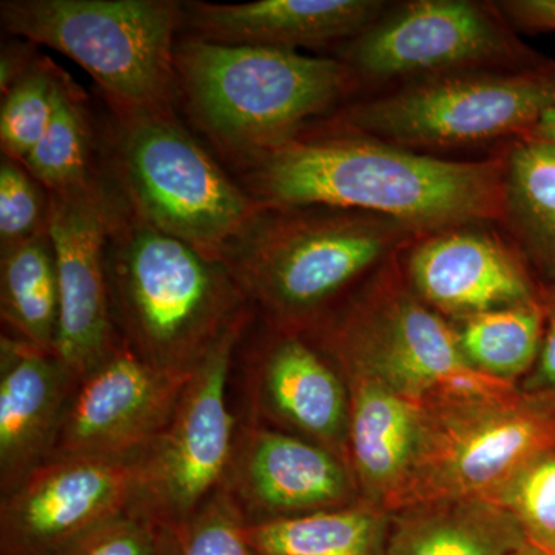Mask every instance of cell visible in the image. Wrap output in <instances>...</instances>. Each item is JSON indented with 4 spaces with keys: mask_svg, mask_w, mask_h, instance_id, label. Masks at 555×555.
I'll return each mask as SVG.
<instances>
[{
    "mask_svg": "<svg viewBox=\"0 0 555 555\" xmlns=\"http://www.w3.org/2000/svg\"><path fill=\"white\" fill-rule=\"evenodd\" d=\"M486 499L516 517L529 543L555 555V448L532 456Z\"/></svg>",
    "mask_w": 555,
    "mask_h": 555,
    "instance_id": "obj_29",
    "label": "cell"
},
{
    "mask_svg": "<svg viewBox=\"0 0 555 555\" xmlns=\"http://www.w3.org/2000/svg\"><path fill=\"white\" fill-rule=\"evenodd\" d=\"M542 297L546 309L542 346L534 367L525 379L521 392L555 400V288L542 294Z\"/></svg>",
    "mask_w": 555,
    "mask_h": 555,
    "instance_id": "obj_32",
    "label": "cell"
},
{
    "mask_svg": "<svg viewBox=\"0 0 555 555\" xmlns=\"http://www.w3.org/2000/svg\"><path fill=\"white\" fill-rule=\"evenodd\" d=\"M269 328L247 352L246 420L308 438L349 463L345 379L306 335Z\"/></svg>",
    "mask_w": 555,
    "mask_h": 555,
    "instance_id": "obj_16",
    "label": "cell"
},
{
    "mask_svg": "<svg viewBox=\"0 0 555 555\" xmlns=\"http://www.w3.org/2000/svg\"><path fill=\"white\" fill-rule=\"evenodd\" d=\"M422 406V444L392 513L436 500L486 499L532 456L555 448V400L514 386Z\"/></svg>",
    "mask_w": 555,
    "mask_h": 555,
    "instance_id": "obj_9",
    "label": "cell"
},
{
    "mask_svg": "<svg viewBox=\"0 0 555 555\" xmlns=\"http://www.w3.org/2000/svg\"><path fill=\"white\" fill-rule=\"evenodd\" d=\"M113 320L152 366L192 375L251 305L221 258L159 232L119 201L107 244Z\"/></svg>",
    "mask_w": 555,
    "mask_h": 555,
    "instance_id": "obj_2",
    "label": "cell"
},
{
    "mask_svg": "<svg viewBox=\"0 0 555 555\" xmlns=\"http://www.w3.org/2000/svg\"><path fill=\"white\" fill-rule=\"evenodd\" d=\"M496 10L507 24L525 31H555V0H507Z\"/></svg>",
    "mask_w": 555,
    "mask_h": 555,
    "instance_id": "obj_33",
    "label": "cell"
},
{
    "mask_svg": "<svg viewBox=\"0 0 555 555\" xmlns=\"http://www.w3.org/2000/svg\"><path fill=\"white\" fill-rule=\"evenodd\" d=\"M61 76L50 62L36 60L5 94L0 107L2 155L22 163L49 127Z\"/></svg>",
    "mask_w": 555,
    "mask_h": 555,
    "instance_id": "obj_28",
    "label": "cell"
},
{
    "mask_svg": "<svg viewBox=\"0 0 555 555\" xmlns=\"http://www.w3.org/2000/svg\"><path fill=\"white\" fill-rule=\"evenodd\" d=\"M543 297L456 321L460 350L485 377L514 385L534 367L545 331Z\"/></svg>",
    "mask_w": 555,
    "mask_h": 555,
    "instance_id": "obj_25",
    "label": "cell"
},
{
    "mask_svg": "<svg viewBox=\"0 0 555 555\" xmlns=\"http://www.w3.org/2000/svg\"><path fill=\"white\" fill-rule=\"evenodd\" d=\"M49 192L17 160H0V248L49 230Z\"/></svg>",
    "mask_w": 555,
    "mask_h": 555,
    "instance_id": "obj_30",
    "label": "cell"
},
{
    "mask_svg": "<svg viewBox=\"0 0 555 555\" xmlns=\"http://www.w3.org/2000/svg\"><path fill=\"white\" fill-rule=\"evenodd\" d=\"M302 335L339 374L364 375L420 404L514 386L474 371L452 323L390 273L349 308L326 313Z\"/></svg>",
    "mask_w": 555,
    "mask_h": 555,
    "instance_id": "obj_8",
    "label": "cell"
},
{
    "mask_svg": "<svg viewBox=\"0 0 555 555\" xmlns=\"http://www.w3.org/2000/svg\"><path fill=\"white\" fill-rule=\"evenodd\" d=\"M416 238L400 222L363 211L259 206L221 259L269 327L302 334L357 280Z\"/></svg>",
    "mask_w": 555,
    "mask_h": 555,
    "instance_id": "obj_3",
    "label": "cell"
},
{
    "mask_svg": "<svg viewBox=\"0 0 555 555\" xmlns=\"http://www.w3.org/2000/svg\"><path fill=\"white\" fill-rule=\"evenodd\" d=\"M79 377L57 357L0 338V494L21 485L56 449Z\"/></svg>",
    "mask_w": 555,
    "mask_h": 555,
    "instance_id": "obj_18",
    "label": "cell"
},
{
    "mask_svg": "<svg viewBox=\"0 0 555 555\" xmlns=\"http://www.w3.org/2000/svg\"><path fill=\"white\" fill-rule=\"evenodd\" d=\"M240 169L238 182L258 206L363 211L418 236L503 218V155L443 159L335 130L301 133Z\"/></svg>",
    "mask_w": 555,
    "mask_h": 555,
    "instance_id": "obj_1",
    "label": "cell"
},
{
    "mask_svg": "<svg viewBox=\"0 0 555 555\" xmlns=\"http://www.w3.org/2000/svg\"><path fill=\"white\" fill-rule=\"evenodd\" d=\"M526 542L509 511L467 496L390 513L386 555H511Z\"/></svg>",
    "mask_w": 555,
    "mask_h": 555,
    "instance_id": "obj_21",
    "label": "cell"
},
{
    "mask_svg": "<svg viewBox=\"0 0 555 555\" xmlns=\"http://www.w3.org/2000/svg\"><path fill=\"white\" fill-rule=\"evenodd\" d=\"M192 375L160 371L120 339L79 379L51 459H137L169 425Z\"/></svg>",
    "mask_w": 555,
    "mask_h": 555,
    "instance_id": "obj_14",
    "label": "cell"
},
{
    "mask_svg": "<svg viewBox=\"0 0 555 555\" xmlns=\"http://www.w3.org/2000/svg\"><path fill=\"white\" fill-rule=\"evenodd\" d=\"M379 0H255L246 3H182L193 38L222 46L313 49L346 43L387 10Z\"/></svg>",
    "mask_w": 555,
    "mask_h": 555,
    "instance_id": "obj_19",
    "label": "cell"
},
{
    "mask_svg": "<svg viewBox=\"0 0 555 555\" xmlns=\"http://www.w3.org/2000/svg\"><path fill=\"white\" fill-rule=\"evenodd\" d=\"M57 555H159L158 526L129 509Z\"/></svg>",
    "mask_w": 555,
    "mask_h": 555,
    "instance_id": "obj_31",
    "label": "cell"
},
{
    "mask_svg": "<svg viewBox=\"0 0 555 555\" xmlns=\"http://www.w3.org/2000/svg\"><path fill=\"white\" fill-rule=\"evenodd\" d=\"M390 513L356 502L334 509L246 524L262 555H386Z\"/></svg>",
    "mask_w": 555,
    "mask_h": 555,
    "instance_id": "obj_23",
    "label": "cell"
},
{
    "mask_svg": "<svg viewBox=\"0 0 555 555\" xmlns=\"http://www.w3.org/2000/svg\"><path fill=\"white\" fill-rule=\"evenodd\" d=\"M555 108V64L470 69L412 80L339 113L338 130L416 150L524 139Z\"/></svg>",
    "mask_w": 555,
    "mask_h": 555,
    "instance_id": "obj_7",
    "label": "cell"
},
{
    "mask_svg": "<svg viewBox=\"0 0 555 555\" xmlns=\"http://www.w3.org/2000/svg\"><path fill=\"white\" fill-rule=\"evenodd\" d=\"M524 139H531V141L540 142V144L555 147V108L546 112L534 129L529 131L528 137Z\"/></svg>",
    "mask_w": 555,
    "mask_h": 555,
    "instance_id": "obj_35",
    "label": "cell"
},
{
    "mask_svg": "<svg viewBox=\"0 0 555 555\" xmlns=\"http://www.w3.org/2000/svg\"><path fill=\"white\" fill-rule=\"evenodd\" d=\"M489 224L455 225L408 247V284L438 315L456 323L542 298L524 255Z\"/></svg>",
    "mask_w": 555,
    "mask_h": 555,
    "instance_id": "obj_17",
    "label": "cell"
},
{
    "mask_svg": "<svg viewBox=\"0 0 555 555\" xmlns=\"http://www.w3.org/2000/svg\"><path fill=\"white\" fill-rule=\"evenodd\" d=\"M93 131L86 105L67 79L62 78L49 127L35 149L22 160L49 193L89 188L96 181L91 171Z\"/></svg>",
    "mask_w": 555,
    "mask_h": 555,
    "instance_id": "obj_26",
    "label": "cell"
},
{
    "mask_svg": "<svg viewBox=\"0 0 555 555\" xmlns=\"http://www.w3.org/2000/svg\"><path fill=\"white\" fill-rule=\"evenodd\" d=\"M503 159L502 222L526 262L555 281V147L517 139Z\"/></svg>",
    "mask_w": 555,
    "mask_h": 555,
    "instance_id": "obj_22",
    "label": "cell"
},
{
    "mask_svg": "<svg viewBox=\"0 0 555 555\" xmlns=\"http://www.w3.org/2000/svg\"><path fill=\"white\" fill-rule=\"evenodd\" d=\"M0 315L11 335L56 353L60 283L49 230L0 248Z\"/></svg>",
    "mask_w": 555,
    "mask_h": 555,
    "instance_id": "obj_24",
    "label": "cell"
},
{
    "mask_svg": "<svg viewBox=\"0 0 555 555\" xmlns=\"http://www.w3.org/2000/svg\"><path fill=\"white\" fill-rule=\"evenodd\" d=\"M511 555H550L546 554L545 551L540 550L532 545V543L526 542L524 546L518 547L517 551H514Z\"/></svg>",
    "mask_w": 555,
    "mask_h": 555,
    "instance_id": "obj_36",
    "label": "cell"
},
{
    "mask_svg": "<svg viewBox=\"0 0 555 555\" xmlns=\"http://www.w3.org/2000/svg\"><path fill=\"white\" fill-rule=\"evenodd\" d=\"M254 313L241 317L193 372L169 425L138 460L130 511L156 526L181 520L224 483L240 422L229 408V378Z\"/></svg>",
    "mask_w": 555,
    "mask_h": 555,
    "instance_id": "obj_10",
    "label": "cell"
},
{
    "mask_svg": "<svg viewBox=\"0 0 555 555\" xmlns=\"http://www.w3.org/2000/svg\"><path fill=\"white\" fill-rule=\"evenodd\" d=\"M349 392L347 460L361 502L396 509L423 437V406L382 383L341 374Z\"/></svg>",
    "mask_w": 555,
    "mask_h": 555,
    "instance_id": "obj_20",
    "label": "cell"
},
{
    "mask_svg": "<svg viewBox=\"0 0 555 555\" xmlns=\"http://www.w3.org/2000/svg\"><path fill=\"white\" fill-rule=\"evenodd\" d=\"M139 456H62L43 463L0 496V555H57L129 511Z\"/></svg>",
    "mask_w": 555,
    "mask_h": 555,
    "instance_id": "obj_12",
    "label": "cell"
},
{
    "mask_svg": "<svg viewBox=\"0 0 555 555\" xmlns=\"http://www.w3.org/2000/svg\"><path fill=\"white\" fill-rule=\"evenodd\" d=\"M175 72L190 118L238 167L299 137L358 82L339 60L193 36L178 40Z\"/></svg>",
    "mask_w": 555,
    "mask_h": 555,
    "instance_id": "obj_4",
    "label": "cell"
},
{
    "mask_svg": "<svg viewBox=\"0 0 555 555\" xmlns=\"http://www.w3.org/2000/svg\"><path fill=\"white\" fill-rule=\"evenodd\" d=\"M35 62L31 57V50H28L27 46L3 47L2 57H0V89H2V94H5Z\"/></svg>",
    "mask_w": 555,
    "mask_h": 555,
    "instance_id": "obj_34",
    "label": "cell"
},
{
    "mask_svg": "<svg viewBox=\"0 0 555 555\" xmlns=\"http://www.w3.org/2000/svg\"><path fill=\"white\" fill-rule=\"evenodd\" d=\"M49 196V233L60 283L56 353L82 378L120 341L107 280L108 236L120 198L98 181Z\"/></svg>",
    "mask_w": 555,
    "mask_h": 555,
    "instance_id": "obj_13",
    "label": "cell"
},
{
    "mask_svg": "<svg viewBox=\"0 0 555 555\" xmlns=\"http://www.w3.org/2000/svg\"><path fill=\"white\" fill-rule=\"evenodd\" d=\"M246 517L219 488L190 516L158 526L159 555H262L248 543Z\"/></svg>",
    "mask_w": 555,
    "mask_h": 555,
    "instance_id": "obj_27",
    "label": "cell"
},
{
    "mask_svg": "<svg viewBox=\"0 0 555 555\" xmlns=\"http://www.w3.org/2000/svg\"><path fill=\"white\" fill-rule=\"evenodd\" d=\"M112 108L109 158L131 215L221 258L258 204L173 112Z\"/></svg>",
    "mask_w": 555,
    "mask_h": 555,
    "instance_id": "obj_6",
    "label": "cell"
},
{
    "mask_svg": "<svg viewBox=\"0 0 555 555\" xmlns=\"http://www.w3.org/2000/svg\"><path fill=\"white\" fill-rule=\"evenodd\" d=\"M469 0H411L387 10L345 43L339 61L357 80H412L470 69L531 67L502 13Z\"/></svg>",
    "mask_w": 555,
    "mask_h": 555,
    "instance_id": "obj_11",
    "label": "cell"
},
{
    "mask_svg": "<svg viewBox=\"0 0 555 555\" xmlns=\"http://www.w3.org/2000/svg\"><path fill=\"white\" fill-rule=\"evenodd\" d=\"M221 488L247 524L352 505L358 492L341 455L250 420L240 423Z\"/></svg>",
    "mask_w": 555,
    "mask_h": 555,
    "instance_id": "obj_15",
    "label": "cell"
},
{
    "mask_svg": "<svg viewBox=\"0 0 555 555\" xmlns=\"http://www.w3.org/2000/svg\"><path fill=\"white\" fill-rule=\"evenodd\" d=\"M3 30L76 62L112 107L171 112L182 2L173 0H3Z\"/></svg>",
    "mask_w": 555,
    "mask_h": 555,
    "instance_id": "obj_5",
    "label": "cell"
}]
</instances>
